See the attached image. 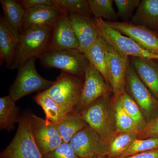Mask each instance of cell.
I'll list each match as a JSON object with an SVG mask.
<instances>
[{
  "mask_svg": "<svg viewBox=\"0 0 158 158\" xmlns=\"http://www.w3.org/2000/svg\"><path fill=\"white\" fill-rule=\"evenodd\" d=\"M81 114L88 125L105 141L116 131L113 97L110 94L99 98Z\"/></svg>",
  "mask_w": 158,
  "mask_h": 158,
  "instance_id": "cell-1",
  "label": "cell"
},
{
  "mask_svg": "<svg viewBox=\"0 0 158 158\" xmlns=\"http://www.w3.org/2000/svg\"><path fill=\"white\" fill-rule=\"evenodd\" d=\"M52 28H30L23 31L19 37L16 57L11 69H18L31 58L39 59L47 52Z\"/></svg>",
  "mask_w": 158,
  "mask_h": 158,
  "instance_id": "cell-2",
  "label": "cell"
},
{
  "mask_svg": "<svg viewBox=\"0 0 158 158\" xmlns=\"http://www.w3.org/2000/svg\"><path fill=\"white\" fill-rule=\"evenodd\" d=\"M32 113L21 116L15 136L0 154L1 158H44L37 147L31 130Z\"/></svg>",
  "mask_w": 158,
  "mask_h": 158,
  "instance_id": "cell-3",
  "label": "cell"
},
{
  "mask_svg": "<svg viewBox=\"0 0 158 158\" xmlns=\"http://www.w3.org/2000/svg\"><path fill=\"white\" fill-rule=\"evenodd\" d=\"M81 77L62 72L44 91L56 102L64 115L74 110L78 103L84 84Z\"/></svg>",
  "mask_w": 158,
  "mask_h": 158,
  "instance_id": "cell-4",
  "label": "cell"
},
{
  "mask_svg": "<svg viewBox=\"0 0 158 158\" xmlns=\"http://www.w3.org/2000/svg\"><path fill=\"white\" fill-rule=\"evenodd\" d=\"M37 58H31L18 69L17 76L9 88V95L17 102L34 92H44L50 88L54 81L42 77L35 66Z\"/></svg>",
  "mask_w": 158,
  "mask_h": 158,
  "instance_id": "cell-5",
  "label": "cell"
},
{
  "mask_svg": "<svg viewBox=\"0 0 158 158\" xmlns=\"http://www.w3.org/2000/svg\"><path fill=\"white\" fill-rule=\"evenodd\" d=\"M99 35L113 48L127 56L158 61V55L143 48L135 40L110 27L104 20L94 19Z\"/></svg>",
  "mask_w": 158,
  "mask_h": 158,
  "instance_id": "cell-6",
  "label": "cell"
},
{
  "mask_svg": "<svg viewBox=\"0 0 158 158\" xmlns=\"http://www.w3.org/2000/svg\"><path fill=\"white\" fill-rule=\"evenodd\" d=\"M39 59L44 68L57 69L78 77L84 76L89 63L85 54L75 49L46 52Z\"/></svg>",
  "mask_w": 158,
  "mask_h": 158,
  "instance_id": "cell-7",
  "label": "cell"
},
{
  "mask_svg": "<svg viewBox=\"0 0 158 158\" xmlns=\"http://www.w3.org/2000/svg\"><path fill=\"white\" fill-rule=\"evenodd\" d=\"M126 92L140 108L147 123L157 118L158 100L141 81L131 62L127 73Z\"/></svg>",
  "mask_w": 158,
  "mask_h": 158,
  "instance_id": "cell-8",
  "label": "cell"
},
{
  "mask_svg": "<svg viewBox=\"0 0 158 158\" xmlns=\"http://www.w3.org/2000/svg\"><path fill=\"white\" fill-rule=\"evenodd\" d=\"M69 143L81 158H108L109 156L106 141L89 126L77 133Z\"/></svg>",
  "mask_w": 158,
  "mask_h": 158,
  "instance_id": "cell-9",
  "label": "cell"
},
{
  "mask_svg": "<svg viewBox=\"0 0 158 158\" xmlns=\"http://www.w3.org/2000/svg\"><path fill=\"white\" fill-rule=\"evenodd\" d=\"M110 87L102 74L89 63L85 69L81 93L75 110L81 114L99 98L110 94Z\"/></svg>",
  "mask_w": 158,
  "mask_h": 158,
  "instance_id": "cell-10",
  "label": "cell"
},
{
  "mask_svg": "<svg viewBox=\"0 0 158 158\" xmlns=\"http://www.w3.org/2000/svg\"><path fill=\"white\" fill-rule=\"evenodd\" d=\"M31 130L35 142L43 156L55 150L63 143L56 124L32 113Z\"/></svg>",
  "mask_w": 158,
  "mask_h": 158,
  "instance_id": "cell-11",
  "label": "cell"
},
{
  "mask_svg": "<svg viewBox=\"0 0 158 158\" xmlns=\"http://www.w3.org/2000/svg\"><path fill=\"white\" fill-rule=\"evenodd\" d=\"M130 62L129 57L120 53L109 44L108 69L113 102L126 92L127 73Z\"/></svg>",
  "mask_w": 158,
  "mask_h": 158,
  "instance_id": "cell-12",
  "label": "cell"
},
{
  "mask_svg": "<svg viewBox=\"0 0 158 158\" xmlns=\"http://www.w3.org/2000/svg\"><path fill=\"white\" fill-rule=\"evenodd\" d=\"M62 12L52 28L47 52L66 49L80 50L79 43L69 15L66 12Z\"/></svg>",
  "mask_w": 158,
  "mask_h": 158,
  "instance_id": "cell-13",
  "label": "cell"
},
{
  "mask_svg": "<svg viewBox=\"0 0 158 158\" xmlns=\"http://www.w3.org/2000/svg\"><path fill=\"white\" fill-rule=\"evenodd\" d=\"M106 22L112 28L135 40L143 48L158 55V31L135 25L130 22Z\"/></svg>",
  "mask_w": 158,
  "mask_h": 158,
  "instance_id": "cell-14",
  "label": "cell"
},
{
  "mask_svg": "<svg viewBox=\"0 0 158 158\" xmlns=\"http://www.w3.org/2000/svg\"><path fill=\"white\" fill-rule=\"evenodd\" d=\"M68 15L79 43V51L85 54L99 36L95 20L81 15Z\"/></svg>",
  "mask_w": 158,
  "mask_h": 158,
  "instance_id": "cell-15",
  "label": "cell"
},
{
  "mask_svg": "<svg viewBox=\"0 0 158 158\" xmlns=\"http://www.w3.org/2000/svg\"><path fill=\"white\" fill-rule=\"evenodd\" d=\"M55 5L39 6L25 10L23 30L34 27H53L62 13Z\"/></svg>",
  "mask_w": 158,
  "mask_h": 158,
  "instance_id": "cell-16",
  "label": "cell"
},
{
  "mask_svg": "<svg viewBox=\"0 0 158 158\" xmlns=\"http://www.w3.org/2000/svg\"><path fill=\"white\" fill-rule=\"evenodd\" d=\"M19 37L6 21L3 15L0 17V65L6 63L11 69L17 52Z\"/></svg>",
  "mask_w": 158,
  "mask_h": 158,
  "instance_id": "cell-17",
  "label": "cell"
},
{
  "mask_svg": "<svg viewBox=\"0 0 158 158\" xmlns=\"http://www.w3.org/2000/svg\"><path fill=\"white\" fill-rule=\"evenodd\" d=\"M131 63L141 81L158 100V61L132 57Z\"/></svg>",
  "mask_w": 158,
  "mask_h": 158,
  "instance_id": "cell-18",
  "label": "cell"
},
{
  "mask_svg": "<svg viewBox=\"0 0 158 158\" xmlns=\"http://www.w3.org/2000/svg\"><path fill=\"white\" fill-rule=\"evenodd\" d=\"M108 51L109 44L99 35L85 55L89 63L102 74L111 87L108 69Z\"/></svg>",
  "mask_w": 158,
  "mask_h": 158,
  "instance_id": "cell-19",
  "label": "cell"
},
{
  "mask_svg": "<svg viewBox=\"0 0 158 158\" xmlns=\"http://www.w3.org/2000/svg\"><path fill=\"white\" fill-rule=\"evenodd\" d=\"M130 22L158 31V0H142Z\"/></svg>",
  "mask_w": 158,
  "mask_h": 158,
  "instance_id": "cell-20",
  "label": "cell"
},
{
  "mask_svg": "<svg viewBox=\"0 0 158 158\" xmlns=\"http://www.w3.org/2000/svg\"><path fill=\"white\" fill-rule=\"evenodd\" d=\"M63 142L69 143L74 136L88 126L81 114L75 110L65 114L56 124Z\"/></svg>",
  "mask_w": 158,
  "mask_h": 158,
  "instance_id": "cell-21",
  "label": "cell"
},
{
  "mask_svg": "<svg viewBox=\"0 0 158 158\" xmlns=\"http://www.w3.org/2000/svg\"><path fill=\"white\" fill-rule=\"evenodd\" d=\"M10 95L0 98V129L11 131L20 118L19 108Z\"/></svg>",
  "mask_w": 158,
  "mask_h": 158,
  "instance_id": "cell-22",
  "label": "cell"
},
{
  "mask_svg": "<svg viewBox=\"0 0 158 158\" xmlns=\"http://www.w3.org/2000/svg\"><path fill=\"white\" fill-rule=\"evenodd\" d=\"M3 17L19 37L22 33L25 10L17 1L1 0Z\"/></svg>",
  "mask_w": 158,
  "mask_h": 158,
  "instance_id": "cell-23",
  "label": "cell"
},
{
  "mask_svg": "<svg viewBox=\"0 0 158 158\" xmlns=\"http://www.w3.org/2000/svg\"><path fill=\"white\" fill-rule=\"evenodd\" d=\"M138 139V133L116 131L106 140L109 149L108 158H117Z\"/></svg>",
  "mask_w": 158,
  "mask_h": 158,
  "instance_id": "cell-24",
  "label": "cell"
},
{
  "mask_svg": "<svg viewBox=\"0 0 158 158\" xmlns=\"http://www.w3.org/2000/svg\"><path fill=\"white\" fill-rule=\"evenodd\" d=\"M34 101L42 108L45 119L57 124L64 116L56 102L45 92H40L34 98Z\"/></svg>",
  "mask_w": 158,
  "mask_h": 158,
  "instance_id": "cell-25",
  "label": "cell"
},
{
  "mask_svg": "<svg viewBox=\"0 0 158 158\" xmlns=\"http://www.w3.org/2000/svg\"><path fill=\"white\" fill-rule=\"evenodd\" d=\"M94 19L107 22H117L118 17L113 7L112 0H87Z\"/></svg>",
  "mask_w": 158,
  "mask_h": 158,
  "instance_id": "cell-26",
  "label": "cell"
},
{
  "mask_svg": "<svg viewBox=\"0 0 158 158\" xmlns=\"http://www.w3.org/2000/svg\"><path fill=\"white\" fill-rule=\"evenodd\" d=\"M118 99L125 110L135 122L138 133L144 129L147 122L135 102L126 92Z\"/></svg>",
  "mask_w": 158,
  "mask_h": 158,
  "instance_id": "cell-27",
  "label": "cell"
},
{
  "mask_svg": "<svg viewBox=\"0 0 158 158\" xmlns=\"http://www.w3.org/2000/svg\"><path fill=\"white\" fill-rule=\"evenodd\" d=\"M61 11L92 18L93 16L88 1L86 0H53Z\"/></svg>",
  "mask_w": 158,
  "mask_h": 158,
  "instance_id": "cell-28",
  "label": "cell"
},
{
  "mask_svg": "<svg viewBox=\"0 0 158 158\" xmlns=\"http://www.w3.org/2000/svg\"><path fill=\"white\" fill-rule=\"evenodd\" d=\"M113 102L116 131L138 133L135 122L125 110L119 99Z\"/></svg>",
  "mask_w": 158,
  "mask_h": 158,
  "instance_id": "cell-29",
  "label": "cell"
},
{
  "mask_svg": "<svg viewBox=\"0 0 158 158\" xmlns=\"http://www.w3.org/2000/svg\"><path fill=\"white\" fill-rule=\"evenodd\" d=\"M156 149H158V136L145 139L138 138L117 158L125 157L136 154Z\"/></svg>",
  "mask_w": 158,
  "mask_h": 158,
  "instance_id": "cell-30",
  "label": "cell"
},
{
  "mask_svg": "<svg viewBox=\"0 0 158 158\" xmlns=\"http://www.w3.org/2000/svg\"><path fill=\"white\" fill-rule=\"evenodd\" d=\"M140 2V0H114V2L117 7L118 18L121 19L123 22H129Z\"/></svg>",
  "mask_w": 158,
  "mask_h": 158,
  "instance_id": "cell-31",
  "label": "cell"
},
{
  "mask_svg": "<svg viewBox=\"0 0 158 158\" xmlns=\"http://www.w3.org/2000/svg\"><path fill=\"white\" fill-rule=\"evenodd\" d=\"M43 156L44 158H81L69 143L64 142L55 150Z\"/></svg>",
  "mask_w": 158,
  "mask_h": 158,
  "instance_id": "cell-32",
  "label": "cell"
},
{
  "mask_svg": "<svg viewBox=\"0 0 158 158\" xmlns=\"http://www.w3.org/2000/svg\"><path fill=\"white\" fill-rule=\"evenodd\" d=\"M158 136V117L147 123L146 127L138 133V139H145Z\"/></svg>",
  "mask_w": 158,
  "mask_h": 158,
  "instance_id": "cell-33",
  "label": "cell"
},
{
  "mask_svg": "<svg viewBox=\"0 0 158 158\" xmlns=\"http://www.w3.org/2000/svg\"><path fill=\"white\" fill-rule=\"evenodd\" d=\"M17 1L21 5L25 10L40 6L55 5L53 0H19Z\"/></svg>",
  "mask_w": 158,
  "mask_h": 158,
  "instance_id": "cell-34",
  "label": "cell"
},
{
  "mask_svg": "<svg viewBox=\"0 0 158 158\" xmlns=\"http://www.w3.org/2000/svg\"><path fill=\"white\" fill-rule=\"evenodd\" d=\"M119 158H158V149L136 154L125 157Z\"/></svg>",
  "mask_w": 158,
  "mask_h": 158,
  "instance_id": "cell-35",
  "label": "cell"
},
{
  "mask_svg": "<svg viewBox=\"0 0 158 158\" xmlns=\"http://www.w3.org/2000/svg\"><path fill=\"white\" fill-rule=\"evenodd\" d=\"M105 158V157H95V158Z\"/></svg>",
  "mask_w": 158,
  "mask_h": 158,
  "instance_id": "cell-36",
  "label": "cell"
}]
</instances>
